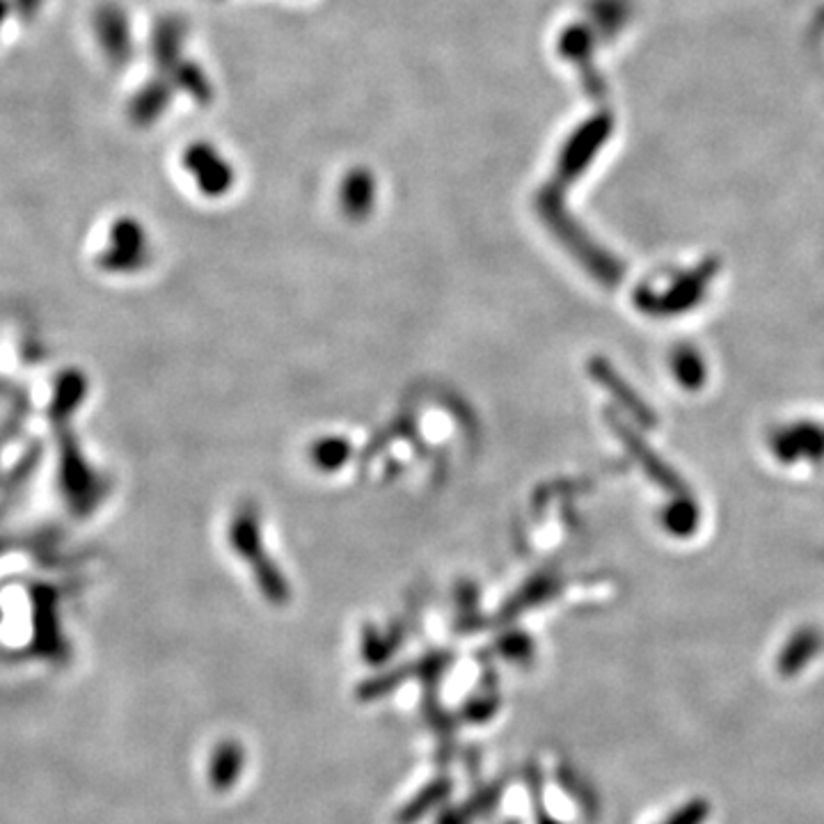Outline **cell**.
<instances>
[{
    "mask_svg": "<svg viewBox=\"0 0 824 824\" xmlns=\"http://www.w3.org/2000/svg\"><path fill=\"white\" fill-rule=\"evenodd\" d=\"M60 456H63V460H60V486H63L67 502L71 504V509H76L80 513L94 509L97 500L101 498L99 479L90 467V463L82 458V454L76 445V437H71L69 431H63Z\"/></svg>",
    "mask_w": 824,
    "mask_h": 824,
    "instance_id": "6da1fadb",
    "label": "cell"
},
{
    "mask_svg": "<svg viewBox=\"0 0 824 824\" xmlns=\"http://www.w3.org/2000/svg\"><path fill=\"white\" fill-rule=\"evenodd\" d=\"M55 604L58 600L51 589L40 587L33 591V648L51 662H63L67 657V644L60 635Z\"/></svg>",
    "mask_w": 824,
    "mask_h": 824,
    "instance_id": "7a4b0ae2",
    "label": "cell"
},
{
    "mask_svg": "<svg viewBox=\"0 0 824 824\" xmlns=\"http://www.w3.org/2000/svg\"><path fill=\"white\" fill-rule=\"evenodd\" d=\"M145 253V238L143 230L137 227L133 220H120L110 234L108 250L101 255L99 264L105 270H133L135 266L143 264Z\"/></svg>",
    "mask_w": 824,
    "mask_h": 824,
    "instance_id": "3957f363",
    "label": "cell"
},
{
    "mask_svg": "<svg viewBox=\"0 0 824 824\" xmlns=\"http://www.w3.org/2000/svg\"><path fill=\"white\" fill-rule=\"evenodd\" d=\"M186 163L207 192H223L230 186V168L209 145L192 147L186 154Z\"/></svg>",
    "mask_w": 824,
    "mask_h": 824,
    "instance_id": "277c9868",
    "label": "cell"
},
{
    "mask_svg": "<svg viewBox=\"0 0 824 824\" xmlns=\"http://www.w3.org/2000/svg\"><path fill=\"white\" fill-rule=\"evenodd\" d=\"M97 31L108 58H113L115 63H124L131 53L126 16L118 8H105L97 16Z\"/></svg>",
    "mask_w": 824,
    "mask_h": 824,
    "instance_id": "5b68a950",
    "label": "cell"
},
{
    "mask_svg": "<svg viewBox=\"0 0 824 824\" xmlns=\"http://www.w3.org/2000/svg\"><path fill=\"white\" fill-rule=\"evenodd\" d=\"M168 88L160 86V82H154V86H149L147 90H143L141 94L135 97L133 101V118L137 122H152L160 115V108L168 103Z\"/></svg>",
    "mask_w": 824,
    "mask_h": 824,
    "instance_id": "8992f818",
    "label": "cell"
},
{
    "mask_svg": "<svg viewBox=\"0 0 824 824\" xmlns=\"http://www.w3.org/2000/svg\"><path fill=\"white\" fill-rule=\"evenodd\" d=\"M815 648H817V639H811L809 635L794 639V644L790 648H786V653L781 655V671L792 673V671L800 669Z\"/></svg>",
    "mask_w": 824,
    "mask_h": 824,
    "instance_id": "52a82bcc",
    "label": "cell"
},
{
    "mask_svg": "<svg viewBox=\"0 0 824 824\" xmlns=\"http://www.w3.org/2000/svg\"><path fill=\"white\" fill-rule=\"evenodd\" d=\"M708 815V806L705 802H692L687 804L684 809H680L678 813H673L665 824H701Z\"/></svg>",
    "mask_w": 824,
    "mask_h": 824,
    "instance_id": "ba28073f",
    "label": "cell"
}]
</instances>
